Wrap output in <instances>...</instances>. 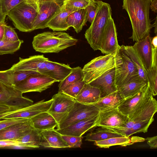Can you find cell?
<instances>
[{
	"mask_svg": "<svg viewBox=\"0 0 157 157\" xmlns=\"http://www.w3.org/2000/svg\"><path fill=\"white\" fill-rule=\"evenodd\" d=\"M155 21L154 23L153 24V27H155V29H154V32L156 36H157V16L155 18Z\"/></svg>",
	"mask_w": 157,
	"mask_h": 157,
	"instance_id": "obj_53",
	"label": "cell"
},
{
	"mask_svg": "<svg viewBox=\"0 0 157 157\" xmlns=\"http://www.w3.org/2000/svg\"><path fill=\"white\" fill-rule=\"evenodd\" d=\"M114 56L117 90L128 82L140 79L137 69L125 50L123 45L119 46Z\"/></svg>",
	"mask_w": 157,
	"mask_h": 157,
	"instance_id": "obj_5",
	"label": "cell"
},
{
	"mask_svg": "<svg viewBox=\"0 0 157 157\" xmlns=\"http://www.w3.org/2000/svg\"><path fill=\"white\" fill-rule=\"evenodd\" d=\"M98 6L95 16L85 34V38L94 50H99L101 39L109 18L112 9L108 3L97 0Z\"/></svg>",
	"mask_w": 157,
	"mask_h": 157,
	"instance_id": "obj_3",
	"label": "cell"
},
{
	"mask_svg": "<svg viewBox=\"0 0 157 157\" xmlns=\"http://www.w3.org/2000/svg\"><path fill=\"white\" fill-rule=\"evenodd\" d=\"M87 21L86 9L78 10L71 13L68 16L66 20L68 26L73 27L77 33L82 30Z\"/></svg>",
	"mask_w": 157,
	"mask_h": 157,
	"instance_id": "obj_30",
	"label": "cell"
},
{
	"mask_svg": "<svg viewBox=\"0 0 157 157\" xmlns=\"http://www.w3.org/2000/svg\"><path fill=\"white\" fill-rule=\"evenodd\" d=\"M124 47L126 52L137 69L140 79L147 83L148 82L145 71L142 63L137 53L132 46L124 45Z\"/></svg>",
	"mask_w": 157,
	"mask_h": 157,
	"instance_id": "obj_34",
	"label": "cell"
},
{
	"mask_svg": "<svg viewBox=\"0 0 157 157\" xmlns=\"http://www.w3.org/2000/svg\"><path fill=\"white\" fill-rule=\"evenodd\" d=\"M154 120V118L138 122L134 124L129 128H123L118 127H106L111 131L120 134L123 136L129 137L135 133L138 132L146 133L148 128Z\"/></svg>",
	"mask_w": 157,
	"mask_h": 157,
	"instance_id": "obj_29",
	"label": "cell"
},
{
	"mask_svg": "<svg viewBox=\"0 0 157 157\" xmlns=\"http://www.w3.org/2000/svg\"><path fill=\"white\" fill-rule=\"evenodd\" d=\"M94 0H65L64 5L66 6L77 10L86 9L89 5L96 2Z\"/></svg>",
	"mask_w": 157,
	"mask_h": 157,
	"instance_id": "obj_40",
	"label": "cell"
},
{
	"mask_svg": "<svg viewBox=\"0 0 157 157\" xmlns=\"http://www.w3.org/2000/svg\"><path fill=\"white\" fill-rule=\"evenodd\" d=\"M10 109L7 106L0 105V113L6 111Z\"/></svg>",
	"mask_w": 157,
	"mask_h": 157,
	"instance_id": "obj_51",
	"label": "cell"
},
{
	"mask_svg": "<svg viewBox=\"0 0 157 157\" xmlns=\"http://www.w3.org/2000/svg\"><path fill=\"white\" fill-rule=\"evenodd\" d=\"M150 7L152 11L157 13V0H152Z\"/></svg>",
	"mask_w": 157,
	"mask_h": 157,
	"instance_id": "obj_48",
	"label": "cell"
},
{
	"mask_svg": "<svg viewBox=\"0 0 157 157\" xmlns=\"http://www.w3.org/2000/svg\"><path fill=\"white\" fill-rule=\"evenodd\" d=\"M157 48L153 47L152 60L150 68L145 71L153 96L157 94Z\"/></svg>",
	"mask_w": 157,
	"mask_h": 157,
	"instance_id": "obj_32",
	"label": "cell"
},
{
	"mask_svg": "<svg viewBox=\"0 0 157 157\" xmlns=\"http://www.w3.org/2000/svg\"><path fill=\"white\" fill-rule=\"evenodd\" d=\"M56 81L48 76L36 72L29 75L13 87L22 94L31 92H41Z\"/></svg>",
	"mask_w": 157,
	"mask_h": 157,
	"instance_id": "obj_7",
	"label": "cell"
},
{
	"mask_svg": "<svg viewBox=\"0 0 157 157\" xmlns=\"http://www.w3.org/2000/svg\"><path fill=\"white\" fill-rule=\"evenodd\" d=\"M30 120L33 128L40 132L55 129L58 125L54 118L47 112L40 113Z\"/></svg>",
	"mask_w": 157,
	"mask_h": 157,
	"instance_id": "obj_26",
	"label": "cell"
},
{
	"mask_svg": "<svg viewBox=\"0 0 157 157\" xmlns=\"http://www.w3.org/2000/svg\"><path fill=\"white\" fill-rule=\"evenodd\" d=\"M38 2L33 0H24L7 14L20 31L27 32L33 31V23L38 12Z\"/></svg>",
	"mask_w": 157,
	"mask_h": 157,
	"instance_id": "obj_4",
	"label": "cell"
},
{
	"mask_svg": "<svg viewBox=\"0 0 157 157\" xmlns=\"http://www.w3.org/2000/svg\"><path fill=\"white\" fill-rule=\"evenodd\" d=\"M100 98V91L98 88L85 83L75 99L81 103L89 104L96 103Z\"/></svg>",
	"mask_w": 157,
	"mask_h": 157,
	"instance_id": "obj_28",
	"label": "cell"
},
{
	"mask_svg": "<svg viewBox=\"0 0 157 157\" xmlns=\"http://www.w3.org/2000/svg\"><path fill=\"white\" fill-rule=\"evenodd\" d=\"M157 111V102L152 96L138 113L129 119L128 121L123 126L118 128H130L136 123L153 118V116Z\"/></svg>",
	"mask_w": 157,
	"mask_h": 157,
	"instance_id": "obj_22",
	"label": "cell"
},
{
	"mask_svg": "<svg viewBox=\"0 0 157 157\" xmlns=\"http://www.w3.org/2000/svg\"><path fill=\"white\" fill-rule=\"evenodd\" d=\"M36 2H38L40 0H33Z\"/></svg>",
	"mask_w": 157,
	"mask_h": 157,
	"instance_id": "obj_55",
	"label": "cell"
},
{
	"mask_svg": "<svg viewBox=\"0 0 157 157\" xmlns=\"http://www.w3.org/2000/svg\"><path fill=\"white\" fill-rule=\"evenodd\" d=\"M85 84L83 80L69 84L62 91L67 95L75 99Z\"/></svg>",
	"mask_w": 157,
	"mask_h": 157,
	"instance_id": "obj_39",
	"label": "cell"
},
{
	"mask_svg": "<svg viewBox=\"0 0 157 157\" xmlns=\"http://www.w3.org/2000/svg\"><path fill=\"white\" fill-rule=\"evenodd\" d=\"M147 143L150 146L151 149H156L157 148V136H155L152 137H147L145 139Z\"/></svg>",
	"mask_w": 157,
	"mask_h": 157,
	"instance_id": "obj_46",
	"label": "cell"
},
{
	"mask_svg": "<svg viewBox=\"0 0 157 157\" xmlns=\"http://www.w3.org/2000/svg\"><path fill=\"white\" fill-rule=\"evenodd\" d=\"M48 58L43 55H35L28 58H19V61L13 64L10 68L15 71H30L38 72L45 65L46 61Z\"/></svg>",
	"mask_w": 157,
	"mask_h": 157,
	"instance_id": "obj_21",
	"label": "cell"
},
{
	"mask_svg": "<svg viewBox=\"0 0 157 157\" xmlns=\"http://www.w3.org/2000/svg\"><path fill=\"white\" fill-rule=\"evenodd\" d=\"M152 0H123L122 9L127 12L132 32L129 38L139 41L150 35L153 24L149 17L150 5Z\"/></svg>",
	"mask_w": 157,
	"mask_h": 157,
	"instance_id": "obj_1",
	"label": "cell"
},
{
	"mask_svg": "<svg viewBox=\"0 0 157 157\" xmlns=\"http://www.w3.org/2000/svg\"><path fill=\"white\" fill-rule=\"evenodd\" d=\"M64 140L69 145V148H77L81 147L82 144V137L61 135Z\"/></svg>",
	"mask_w": 157,
	"mask_h": 157,
	"instance_id": "obj_42",
	"label": "cell"
},
{
	"mask_svg": "<svg viewBox=\"0 0 157 157\" xmlns=\"http://www.w3.org/2000/svg\"><path fill=\"white\" fill-rule=\"evenodd\" d=\"M23 42L20 40L16 42H10L4 39L0 40V55L13 54L19 50Z\"/></svg>",
	"mask_w": 157,
	"mask_h": 157,
	"instance_id": "obj_38",
	"label": "cell"
},
{
	"mask_svg": "<svg viewBox=\"0 0 157 157\" xmlns=\"http://www.w3.org/2000/svg\"><path fill=\"white\" fill-rule=\"evenodd\" d=\"M152 96L148 82L138 92L124 99L117 108L122 114L128 117L139 111Z\"/></svg>",
	"mask_w": 157,
	"mask_h": 157,
	"instance_id": "obj_8",
	"label": "cell"
},
{
	"mask_svg": "<svg viewBox=\"0 0 157 157\" xmlns=\"http://www.w3.org/2000/svg\"><path fill=\"white\" fill-rule=\"evenodd\" d=\"M152 38L149 35L136 42L132 46L139 56L145 71L150 68L151 64L153 48L151 43Z\"/></svg>",
	"mask_w": 157,
	"mask_h": 157,
	"instance_id": "obj_20",
	"label": "cell"
},
{
	"mask_svg": "<svg viewBox=\"0 0 157 157\" xmlns=\"http://www.w3.org/2000/svg\"><path fill=\"white\" fill-rule=\"evenodd\" d=\"M29 119L14 118L0 119V130L8 126L16 124L26 121Z\"/></svg>",
	"mask_w": 157,
	"mask_h": 157,
	"instance_id": "obj_44",
	"label": "cell"
},
{
	"mask_svg": "<svg viewBox=\"0 0 157 157\" xmlns=\"http://www.w3.org/2000/svg\"><path fill=\"white\" fill-rule=\"evenodd\" d=\"M115 67L114 56L109 54L95 58L85 64L82 69L83 80L88 84Z\"/></svg>",
	"mask_w": 157,
	"mask_h": 157,
	"instance_id": "obj_6",
	"label": "cell"
},
{
	"mask_svg": "<svg viewBox=\"0 0 157 157\" xmlns=\"http://www.w3.org/2000/svg\"><path fill=\"white\" fill-rule=\"evenodd\" d=\"M129 120L128 116L121 113L117 107L113 108L100 111L96 127H121Z\"/></svg>",
	"mask_w": 157,
	"mask_h": 157,
	"instance_id": "obj_13",
	"label": "cell"
},
{
	"mask_svg": "<svg viewBox=\"0 0 157 157\" xmlns=\"http://www.w3.org/2000/svg\"><path fill=\"white\" fill-rule=\"evenodd\" d=\"M124 99L120 95L117 90L101 98L99 101L94 104L100 111L115 107H117Z\"/></svg>",
	"mask_w": 157,
	"mask_h": 157,
	"instance_id": "obj_31",
	"label": "cell"
},
{
	"mask_svg": "<svg viewBox=\"0 0 157 157\" xmlns=\"http://www.w3.org/2000/svg\"><path fill=\"white\" fill-rule=\"evenodd\" d=\"M3 39L10 42H16L20 40L14 29L11 26L6 24L5 25Z\"/></svg>",
	"mask_w": 157,
	"mask_h": 157,
	"instance_id": "obj_43",
	"label": "cell"
},
{
	"mask_svg": "<svg viewBox=\"0 0 157 157\" xmlns=\"http://www.w3.org/2000/svg\"><path fill=\"white\" fill-rule=\"evenodd\" d=\"M24 0H0V9L2 13L6 16L8 12Z\"/></svg>",
	"mask_w": 157,
	"mask_h": 157,
	"instance_id": "obj_41",
	"label": "cell"
},
{
	"mask_svg": "<svg viewBox=\"0 0 157 157\" xmlns=\"http://www.w3.org/2000/svg\"><path fill=\"white\" fill-rule=\"evenodd\" d=\"M21 109H11L5 112L0 113V119H3V118L6 116L8 115L11 113L16 112Z\"/></svg>",
	"mask_w": 157,
	"mask_h": 157,
	"instance_id": "obj_47",
	"label": "cell"
},
{
	"mask_svg": "<svg viewBox=\"0 0 157 157\" xmlns=\"http://www.w3.org/2000/svg\"><path fill=\"white\" fill-rule=\"evenodd\" d=\"M78 40L68 33L61 32H46L34 36L33 48L42 53H58L76 44Z\"/></svg>",
	"mask_w": 157,
	"mask_h": 157,
	"instance_id": "obj_2",
	"label": "cell"
},
{
	"mask_svg": "<svg viewBox=\"0 0 157 157\" xmlns=\"http://www.w3.org/2000/svg\"><path fill=\"white\" fill-rule=\"evenodd\" d=\"M52 102V99L42 100L28 106L22 109L5 117L3 119L22 118L30 119L41 113L47 112Z\"/></svg>",
	"mask_w": 157,
	"mask_h": 157,
	"instance_id": "obj_18",
	"label": "cell"
},
{
	"mask_svg": "<svg viewBox=\"0 0 157 157\" xmlns=\"http://www.w3.org/2000/svg\"><path fill=\"white\" fill-rule=\"evenodd\" d=\"M22 94L13 87L5 85L4 91L0 93V105L10 109H20L33 104V100L23 97Z\"/></svg>",
	"mask_w": 157,
	"mask_h": 157,
	"instance_id": "obj_12",
	"label": "cell"
},
{
	"mask_svg": "<svg viewBox=\"0 0 157 157\" xmlns=\"http://www.w3.org/2000/svg\"><path fill=\"white\" fill-rule=\"evenodd\" d=\"M15 141L23 144L26 149L39 148L40 147V132L33 128Z\"/></svg>",
	"mask_w": 157,
	"mask_h": 157,
	"instance_id": "obj_35",
	"label": "cell"
},
{
	"mask_svg": "<svg viewBox=\"0 0 157 157\" xmlns=\"http://www.w3.org/2000/svg\"><path fill=\"white\" fill-rule=\"evenodd\" d=\"M40 145L46 148H69L62 138L61 135L55 129L40 132Z\"/></svg>",
	"mask_w": 157,
	"mask_h": 157,
	"instance_id": "obj_24",
	"label": "cell"
},
{
	"mask_svg": "<svg viewBox=\"0 0 157 157\" xmlns=\"http://www.w3.org/2000/svg\"><path fill=\"white\" fill-rule=\"evenodd\" d=\"M33 128L30 119L12 125L0 130V140L15 141Z\"/></svg>",
	"mask_w": 157,
	"mask_h": 157,
	"instance_id": "obj_19",
	"label": "cell"
},
{
	"mask_svg": "<svg viewBox=\"0 0 157 157\" xmlns=\"http://www.w3.org/2000/svg\"><path fill=\"white\" fill-rule=\"evenodd\" d=\"M65 0H40L38 12L33 25V30L46 28L47 23L64 4Z\"/></svg>",
	"mask_w": 157,
	"mask_h": 157,
	"instance_id": "obj_10",
	"label": "cell"
},
{
	"mask_svg": "<svg viewBox=\"0 0 157 157\" xmlns=\"http://www.w3.org/2000/svg\"><path fill=\"white\" fill-rule=\"evenodd\" d=\"M36 72L30 71H15L10 69L0 71V82L7 86L13 87L30 75Z\"/></svg>",
	"mask_w": 157,
	"mask_h": 157,
	"instance_id": "obj_27",
	"label": "cell"
},
{
	"mask_svg": "<svg viewBox=\"0 0 157 157\" xmlns=\"http://www.w3.org/2000/svg\"><path fill=\"white\" fill-rule=\"evenodd\" d=\"M123 136L117 132L109 130L106 128L100 127L95 131L88 133L86 136V140L96 141L109 138Z\"/></svg>",
	"mask_w": 157,
	"mask_h": 157,
	"instance_id": "obj_36",
	"label": "cell"
},
{
	"mask_svg": "<svg viewBox=\"0 0 157 157\" xmlns=\"http://www.w3.org/2000/svg\"><path fill=\"white\" fill-rule=\"evenodd\" d=\"M72 68L69 65L52 62L48 59L45 66L38 72L52 78L56 82H60L71 72Z\"/></svg>",
	"mask_w": 157,
	"mask_h": 157,
	"instance_id": "obj_17",
	"label": "cell"
},
{
	"mask_svg": "<svg viewBox=\"0 0 157 157\" xmlns=\"http://www.w3.org/2000/svg\"><path fill=\"white\" fill-rule=\"evenodd\" d=\"M99 112L94 104H83L76 101L68 113L58 124L56 129L62 128L78 121L97 116Z\"/></svg>",
	"mask_w": 157,
	"mask_h": 157,
	"instance_id": "obj_9",
	"label": "cell"
},
{
	"mask_svg": "<svg viewBox=\"0 0 157 157\" xmlns=\"http://www.w3.org/2000/svg\"><path fill=\"white\" fill-rule=\"evenodd\" d=\"M98 7L97 1L88 6L86 8V11L87 21L91 23L96 13Z\"/></svg>",
	"mask_w": 157,
	"mask_h": 157,
	"instance_id": "obj_45",
	"label": "cell"
},
{
	"mask_svg": "<svg viewBox=\"0 0 157 157\" xmlns=\"http://www.w3.org/2000/svg\"><path fill=\"white\" fill-rule=\"evenodd\" d=\"M5 22L0 23V40L3 39L4 36Z\"/></svg>",
	"mask_w": 157,
	"mask_h": 157,
	"instance_id": "obj_49",
	"label": "cell"
},
{
	"mask_svg": "<svg viewBox=\"0 0 157 157\" xmlns=\"http://www.w3.org/2000/svg\"><path fill=\"white\" fill-rule=\"evenodd\" d=\"M52 99V104L47 112L54 118L58 124L68 113L76 101L62 91L54 94Z\"/></svg>",
	"mask_w": 157,
	"mask_h": 157,
	"instance_id": "obj_11",
	"label": "cell"
},
{
	"mask_svg": "<svg viewBox=\"0 0 157 157\" xmlns=\"http://www.w3.org/2000/svg\"><path fill=\"white\" fill-rule=\"evenodd\" d=\"M147 83L139 79L128 82L117 89L121 96L125 99L140 91Z\"/></svg>",
	"mask_w": 157,
	"mask_h": 157,
	"instance_id": "obj_33",
	"label": "cell"
},
{
	"mask_svg": "<svg viewBox=\"0 0 157 157\" xmlns=\"http://www.w3.org/2000/svg\"><path fill=\"white\" fill-rule=\"evenodd\" d=\"M120 45L117 39L115 25L113 19H109L102 37L99 50L105 55H115Z\"/></svg>",
	"mask_w": 157,
	"mask_h": 157,
	"instance_id": "obj_14",
	"label": "cell"
},
{
	"mask_svg": "<svg viewBox=\"0 0 157 157\" xmlns=\"http://www.w3.org/2000/svg\"><path fill=\"white\" fill-rule=\"evenodd\" d=\"M115 67L105 73L88 84L98 88L101 98L104 97L117 90L115 82Z\"/></svg>",
	"mask_w": 157,
	"mask_h": 157,
	"instance_id": "obj_16",
	"label": "cell"
},
{
	"mask_svg": "<svg viewBox=\"0 0 157 157\" xmlns=\"http://www.w3.org/2000/svg\"><path fill=\"white\" fill-rule=\"evenodd\" d=\"M6 16L2 13L0 9V23L5 22Z\"/></svg>",
	"mask_w": 157,
	"mask_h": 157,
	"instance_id": "obj_52",
	"label": "cell"
},
{
	"mask_svg": "<svg viewBox=\"0 0 157 157\" xmlns=\"http://www.w3.org/2000/svg\"><path fill=\"white\" fill-rule=\"evenodd\" d=\"M152 46L155 48H157V36H155L152 38L151 41Z\"/></svg>",
	"mask_w": 157,
	"mask_h": 157,
	"instance_id": "obj_50",
	"label": "cell"
},
{
	"mask_svg": "<svg viewBox=\"0 0 157 157\" xmlns=\"http://www.w3.org/2000/svg\"><path fill=\"white\" fill-rule=\"evenodd\" d=\"M145 139L137 136H122L113 137L105 140L94 142V145L102 148H109L113 146L120 145L123 147L132 145L135 143L144 142Z\"/></svg>",
	"mask_w": 157,
	"mask_h": 157,
	"instance_id": "obj_25",
	"label": "cell"
},
{
	"mask_svg": "<svg viewBox=\"0 0 157 157\" xmlns=\"http://www.w3.org/2000/svg\"><path fill=\"white\" fill-rule=\"evenodd\" d=\"M84 75L82 68L80 67L73 68L71 72L58 85V91H62L68 85L83 80Z\"/></svg>",
	"mask_w": 157,
	"mask_h": 157,
	"instance_id": "obj_37",
	"label": "cell"
},
{
	"mask_svg": "<svg viewBox=\"0 0 157 157\" xmlns=\"http://www.w3.org/2000/svg\"><path fill=\"white\" fill-rule=\"evenodd\" d=\"M5 88V85L0 82V93L2 92Z\"/></svg>",
	"mask_w": 157,
	"mask_h": 157,
	"instance_id": "obj_54",
	"label": "cell"
},
{
	"mask_svg": "<svg viewBox=\"0 0 157 157\" xmlns=\"http://www.w3.org/2000/svg\"><path fill=\"white\" fill-rule=\"evenodd\" d=\"M98 116L78 121L66 127L56 130L62 135L81 136L90 129L96 127Z\"/></svg>",
	"mask_w": 157,
	"mask_h": 157,
	"instance_id": "obj_15",
	"label": "cell"
},
{
	"mask_svg": "<svg viewBox=\"0 0 157 157\" xmlns=\"http://www.w3.org/2000/svg\"><path fill=\"white\" fill-rule=\"evenodd\" d=\"M78 10L63 6L51 19L47 25L48 27L54 31H66L70 28L67 24L66 20L68 16L71 13Z\"/></svg>",
	"mask_w": 157,
	"mask_h": 157,
	"instance_id": "obj_23",
	"label": "cell"
}]
</instances>
